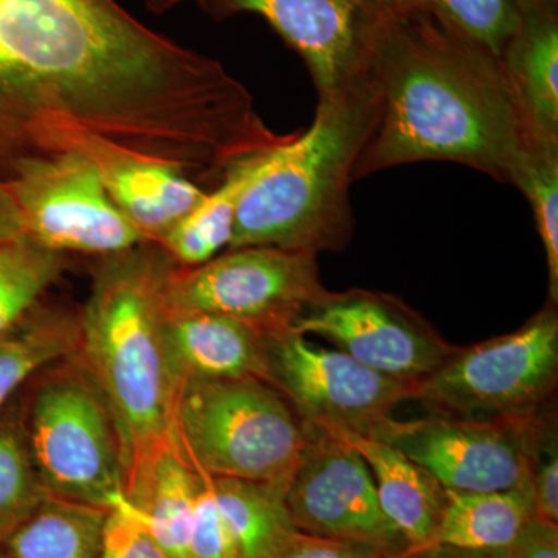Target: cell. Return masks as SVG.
<instances>
[{
  "instance_id": "26",
  "label": "cell",
  "mask_w": 558,
  "mask_h": 558,
  "mask_svg": "<svg viewBox=\"0 0 558 558\" xmlns=\"http://www.w3.org/2000/svg\"><path fill=\"white\" fill-rule=\"evenodd\" d=\"M47 492L38 478L20 428L0 421V545L39 508Z\"/></svg>"
},
{
  "instance_id": "7",
  "label": "cell",
  "mask_w": 558,
  "mask_h": 558,
  "mask_svg": "<svg viewBox=\"0 0 558 558\" xmlns=\"http://www.w3.org/2000/svg\"><path fill=\"white\" fill-rule=\"evenodd\" d=\"M558 384V312L548 303L506 336L459 348L414 391L432 413L519 418L550 410Z\"/></svg>"
},
{
  "instance_id": "18",
  "label": "cell",
  "mask_w": 558,
  "mask_h": 558,
  "mask_svg": "<svg viewBox=\"0 0 558 558\" xmlns=\"http://www.w3.org/2000/svg\"><path fill=\"white\" fill-rule=\"evenodd\" d=\"M499 61L537 137L558 143V11L527 0Z\"/></svg>"
},
{
  "instance_id": "14",
  "label": "cell",
  "mask_w": 558,
  "mask_h": 558,
  "mask_svg": "<svg viewBox=\"0 0 558 558\" xmlns=\"http://www.w3.org/2000/svg\"><path fill=\"white\" fill-rule=\"evenodd\" d=\"M215 21L258 14L310 69L318 98L365 78L385 7L374 0H202Z\"/></svg>"
},
{
  "instance_id": "24",
  "label": "cell",
  "mask_w": 558,
  "mask_h": 558,
  "mask_svg": "<svg viewBox=\"0 0 558 558\" xmlns=\"http://www.w3.org/2000/svg\"><path fill=\"white\" fill-rule=\"evenodd\" d=\"M108 510L47 495L2 546L11 558H100Z\"/></svg>"
},
{
  "instance_id": "16",
  "label": "cell",
  "mask_w": 558,
  "mask_h": 558,
  "mask_svg": "<svg viewBox=\"0 0 558 558\" xmlns=\"http://www.w3.org/2000/svg\"><path fill=\"white\" fill-rule=\"evenodd\" d=\"M165 340L180 385L236 379L270 384L271 336L240 319L208 312H165Z\"/></svg>"
},
{
  "instance_id": "6",
  "label": "cell",
  "mask_w": 558,
  "mask_h": 558,
  "mask_svg": "<svg viewBox=\"0 0 558 558\" xmlns=\"http://www.w3.org/2000/svg\"><path fill=\"white\" fill-rule=\"evenodd\" d=\"M174 436L190 464L211 478L288 484L311 435L284 396L259 379L186 380Z\"/></svg>"
},
{
  "instance_id": "15",
  "label": "cell",
  "mask_w": 558,
  "mask_h": 558,
  "mask_svg": "<svg viewBox=\"0 0 558 558\" xmlns=\"http://www.w3.org/2000/svg\"><path fill=\"white\" fill-rule=\"evenodd\" d=\"M94 161L110 199L149 242H159L208 190L161 161L81 135L69 143Z\"/></svg>"
},
{
  "instance_id": "29",
  "label": "cell",
  "mask_w": 558,
  "mask_h": 558,
  "mask_svg": "<svg viewBox=\"0 0 558 558\" xmlns=\"http://www.w3.org/2000/svg\"><path fill=\"white\" fill-rule=\"evenodd\" d=\"M100 558H171L149 531L134 505L121 495L112 502L102 529Z\"/></svg>"
},
{
  "instance_id": "39",
  "label": "cell",
  "mask_w": 558,
  "mask_h": 558,
  "mask_svg": "<svg viewBox=\"0 0 558 558\" xmlns=\"http://www.w3.org/2000/svg\"><path fill=\"white\" fill-rule=\"evenodd\" d=\"M0 558H11L2 545H0Z\"/></svg>"
},
{
  "instance_id": "3",
  "label": "cell",
  "mask_w": 558,
  "mask_h": 558,
  "mask_svg": "<svg viewBox=\"0 0 558 558\" xmlns=\"http://www.w3.org/2000/svg\"><path fill=\"white\" fill-rule=\"evenodd\" d=\"M175 266L157 242L101 256L80 312L78 354L119 432L124 495L153 458L175 440L182 385L165 340L163 304Z\"/></svg>"
},
{
  "instance_id": "31",
  "label": "cell",
  "mask_w": 558,
  "mask_h": 558,
  "mask_svg": "<svg viewBox=\"0 0 558 558\" xmlns=\"http://www.w3.org/2000/svg\"><path fill=\"white\" fill-rule=\"evenodd\" d=\"M535 517L548 523L558 521V444L556 416L548 417L539 433L529 468Z\"/></svg>"
},
{
  "instance_id": "33",
  "label": "cell",
  "mask_w": 558,
  "mask_h": 558,
  "mask_svg": "<svg viewBox=\"0 0 558 558\" xmlns=\"http://www.w3.org/2000/svg\"><path fill=\"white\" fill-rule=\"evenodd\" d=\"M502 558H558V526L534 517Z\"/></svg>"
},
{
  "instance_id": "37",
  "label": "cell",
  "mask_w": 558,
  "mask_h": 558,
  "mask_svg": "<svg viewBox=\"0 0 558 558\" xmlns=\"http://www.w3.org/2000/svg\"><path fill=\"white\" fill-rule=\"evenodd\" d=\"M385 9H396V7L410 5V0H374Z\"/></svg>"
},
{
  "instance_id": "19",
  "label": "cell",
  "mask_w": 558,
  "mask_h": 558,
  "mask_svg": "<svg viewBox=\"0 0 558 558\" xmlns=\"http://www.w3.org/2000/svg\"><path fill=\"white\" fill-rule=\"evenodd\" d=\"M534 517L529 480L506 490L459 492L446 488L435 534L416 553L433 548L502 553L521 537Z\"/></svg>"
},
{
  "instance_id": "13",
  "label": "cell",
  "mask_w": 558,
  "mask_h": 558,
  "mask_svg": "<svg viewBox=\"0 0 558 558\" xmlns=\"http://www.w3.org/2000/svg\"><path fill=\"white\" fill-rule=\"evenodd\" d=\"M310 435L286 486V505L296 529L368 549L381 558L402 556L407 543L381 512L365 459L337 436Z\"/></svg>"
},
{
  "instance_id": "12",
  "label": "cell",
  "mask_w": 558,
  "mask_h": 558,
  "mask_svg": "<svg viewBox=\"0 0 558 558\" xmlns=\"http://www.w3.org/2000/svg\"><path fill=\"white\" fill-rule=\"evenodd\" d=\"M292 330L322 337L368 368L416 387L459 349L405 301L377 290H326Z\"/></svg>"
},
{
  "instance_id": "1",
  "label": "cell",
  "mask_w": 558,
  "mask_h": 558,
  "mask_svg": "<svg viewBox=\"0 0 558 558\" xmlns=\"http://www.w3.org/2000/svg\"><path fill=\"white\" fill-rule=\"evenodd\" d=\"M89 135L215 183L289 142L240 80L117 0H0V153Z\"/></svg>"
},
{
  "instance_id": "40",
  "label": "cell",
  "mask_w": 558,
  "mask_h": 558,
  "mask_svg": "<svg viewBox=\"0 0 558 558\" xmlns=\"http://www.w3.org/2000/svg\"><path fill=\"white\" fill-rule=\"evenodd\" d=\"M182 2H186V0H175V3H178V5H180V3H182ZM191 2H196L197 5H199V9H201L202 0H191Z\"/></svg>"
},
{
  "instance_id": "9",
  "label": "cell",
  "mask_w": 558,
  "mask_h": 558,
  "mask_svg": "<svg viewBox=\"0 0 558 558\" xmlns=\"http://www.w3.org/2000/svg\"><path fill=\"white\" fill-rule=\"evenodd\" d=\"M7 185L25 233L54 252L116 255L149 242L110 199L94 161L76 150L10 161Z\"/></svg>"
},
{
  "instance_id": "32",
  "label": "cell",
  "mask_w": 558,
  "mask_h": 558,
  "mask_svg": "<svg viewBox=\"0 0 558 558\" xmlns=\"http://www.w3.org/2000/svg\"><path fill=\"white\" fill-rule=\"evenodd\" d=\"M275 558H381L368 549L300 532Z\"/></svg>"
},
{
  "instance_id": "27",
  "label": "cell",
  "mask_w": 558,
  "mask_h": 558,
  "mask_svg": "<svg viewBox=\"0 0 558 558\" xmlns=\"http://www.w3.org/2000/svg\"><path fill=\"white\" fill-rule=\"evenodd\" d=\"M499 58L527 0H410Z\"/></svg>"
},
{
  "instance_id": "25",
  "label": "cell",
  "mask_w": 558,
  "mask_h": 558,
  "mask_svg": "<svg viewBox=\"0 0 558 558\" xmlns=\"http://www.w3.org/2000/svg\"><path fill=\"white\" fill-rule=\"evenodd\" d=\"M65 266L64 253L28 234L0 244V336L38 306Z\"/></svg>"
},
{
  "instance_id": "38",
  "label": "cell",
  "mask_w": 558,
  "mask_h": 558,
  "mask_svg": "<svg viewBox=\"0 0 558 558\" xmlns=\"http://www.w3.org/2000/svg\"><path fill=\"white\" fill-rule=\"evenodd\" d=\"M537 2L546 9L558 11V0H537Z\"/></svg>"
},
{
  "instance_id": "2",
  "label": "cell",
  "mask_w": 558,
  "mask_h": 558,
  "mask_svg": "<svg viewBox=\"0 0 558 558\" xmlns=\"http://www.w3.org/2000/svg\"><path fill=\"white\" fill-rule=\"evenodd\" d=\"M377 120L354 180L416 161H451L510 183L539 146L501 61L410 5L385 11L368 70Z\"/></svg>"
},
{
  "instance_id": "30",
  "label": "cell",
  "mask_w": 558,
  "mask_h": 558,
  "mask_svg": "<svg viewBox=\"0 0 558 558\" xmlns=\"http://www.w3.org/2000/svg\"><path fill=\"white\" fill-rule=\"evenodd\" d=\"M196 472L199 473L201 484L196 505H194L193 527H191V557L238 558L220 513L211 476L205 475L199 470Z\"/></svg>"
},
{
  "instance_id": "8",
  "label": "cell",
  "mask_w": 558,
  "mask_h": 558,
  "mask_svg": "<svg viewBox=\"0 0 558 558\" xmlns=\"http://www.w3.org/2000/svg\"><path fill=\"white\" fill-rule=\"evenodd\" d=\"M317 258L304 250L240 247L201 266H175L165 286V312H208L277 336L292 330L328 290Z\"/></svg>"
},
{
  "instance_id": "5",
  "label": "cell",
  "mask_w": 558,
  "mask_h": 558,
  "mask_svg": "<svg viewBox=\"0 0 558 558\" xmlns=\"http://www.w3.org/2000/svg\"><path fill=\"white\" fill-rule=\"evenodd\" d=\"M3 417L20 428L50 497L109 509L124 495L119 432L78 351L36 373Z\"/></svg>"
},
{
  "instance_id": "17",
  "label": "cell",
  "mask_w": 558,
  "mask_h": 558,
  "mask_svg": "<svg viewBox=\"0 0 558 558\" xmlns=\"http://www.w3.org/2000/svg\"><path fill=\"white\" fill-rule=\"evenodd\" d=\"M329 435L344 440L365 459L376 483L381 512L407 543L403 554L424 548L438 526L446 488L427 470L373 436L352 432Z\"/></svg>"
},
{
  "instance_id": "20",
  "label": "cell",
  "mask_w": 558,
  "mask_h": 558,
  "mask_svg": "<svg viewBox=\"0 0 558 558\" xmlns=\"http://www.w3.org/2000/svg\"><path fill=\"white\" fill-rule=\"evenodd\" d=\"M199 484V473L174 440L153 458L124 495L171 558H193L191 527Z\"/></svg>"
},
{
  "instance_id": "23",
  "label": "cell",
  "mask_w": 558,
  "mask_h": 558,
  "mask_svg": "<svg viewBox=\"0 0 558 558\" xmlns=\"http://www.w3.org/2000/svg\"><path fill=\"white\" fill-rule=\"evenodd\" d=\"M275 150L234 165L226 178L208 190L199 204L157 242L178 266H201L218 256L223 247H230L242 194Z\"/></svg>"
},
{
  "instance_id": "36",
  "label": "cell",
  "mask_w": 558,
  "mask_h": 558,
  "mask_svg": "<svg viewBox=\"0 0 558 558\" xmlns=\"http://www.w3.org/2000/svg\"><path fill=\"white\" fill-rule=\"evenodd\" d=\"M142 2L143 5L146 7V9L153 11V13L156 14L167 13V11H170L171 9H174V7H178L175 0H142Z\"/></svg>"
},
{
  "instance_id": "4",
  "label": "cell",
  "mask_w": 558,
  "mask_h": 558,
  "mask_svg": "<svg viewBox=\"0 0 558 558\" xmlns=\"http://www.w3.org/2000/svg\"><path fill=\"white\" fill-rule=\"evenodd\" d=\"M369 75L318 98L310 130L275 150L242 194L229 248L340 252L354 234L351 189L377 120Z\"/></svg>"
},
{
  "instance_id": "11",
  "label": "cell",
  "mask_w": 558,
  "mask_h": 558,
  "mask_svg": "<svg viewBox=\"0 0 558 558\" xmlns=\"http://www.w3.org/2000/svg\"><path fill=\"white\" fill-rule=\"evenodd\" d=\"M270 385L290 403L307 432L368 435L416 385L392 379L347 352L319 348L286 330L271 336Z\"/></svg>"
},
{
  "instance_id": "28",
  "label": "cell",
  "mask_w": 558,
  "mask_h": 558,
  "mask_svg": "<svg viewBox=\"0 0 558 558\" xmlns=\"http://www.w3.org/2000/svg\"><path fill=\"white\" fill-rule=\"evenodd\" d=\"M534 211L549 274V303H558V145L539 146L513 178Z\"/></svg>"
},
{
  "instance_id": "10",
  "label": "cell",
  "mask_w": 558,
  "mask_h": 558,
  "mask_svg": "<svg viewBox=\"0 0 558 558\" xmlns=\"http://www.w3.org/2000/svg\"><path fill=\"white\" fill-rule=\"evenodd\" d=\"M553 411L519 418L388 417L368 433L459 492L506 490L529 480L543 425Z\"/></svg>"
},
{
  "instance_id": "22",
  "label": "cell",
  "mask_w": 558,
  "mask_h": 558,
  "mask_svg": "<svg viewBox=\"0 0 558 558\" xmlns=\"http://www.w3.org/2000/svg\"><path fill=\"white\" fill-rule=\"evenodd\" d=\"M80 312L44 304L0 336V421L40 369L78 351Z\"/></svg>"
},
{
  "instance_id": "21",
  "label": "cell",
  "mask_w": 558,
  "mask_h": 558,
  "mask_svg": "<svg viewBox=\"0 0 558 558\" xmlns=\"http://www.w3.org/2000/svg\"><path fill=\"white\" fill-rule=\"evenodd\" d=\"M238 558H275L300 534L288 505V484L211 478Z\"/></svg>"
},
{
  "instance_id": "35",
  "label": "cell",
  "mask_w": 558,
  "mask_h": 558,
  "mask_svg": "<svg viewBox=\"0 0 558 558\" xmlns=\"http://www.w3.org/2000/svg\"><path fill=\"white\" fill-rule=\"evenodd\" d=\"M399 558H502L501 553H469L449 548H433Z\"/></svg>"
},
{
  "instance_id": "34",
  "label": "cell",
  "mask_w": 558,
  "mask_h": 558,
  "mask_svg": "<svg viewBox=\"0 0 558 558\" xmlns=\"http://www.w3.org/2000/svg\"><path fill=\"white\" fill-rule=\"evenodd\" d=\"M22 234L27 233H25L20 208L7 182H0V244L20 238Z\"/></svg>"
}]
</instances>
